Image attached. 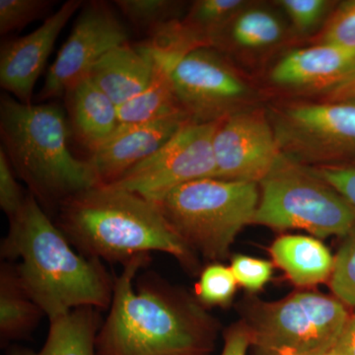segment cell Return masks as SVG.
Listing matches in <instances>:
<instances>
[{
    "label": "cell",
    "instance_id": "obj_1",
    "mask_svg": "<svg viewBox=\"0 0 355 355\" xmlns=\"http://www.w3.org/2000/svg\"><path fill=\"white\" fill-rule=\"evenodd\" d=\"M149 261L150 254L135 257L114 277L96 355H209L214 324L200 306L155 272L144 273L135 284Z\"/></svg>",
    "mask_w": 355,
    "mask_h": 355
},
{
    "label": "cell",
    "instance_id": "obj_2",
    "mask_svg": "<svg viewBox=\"0 0 355 355\" xmlns=\"http://www.w3.org/2000/svg\"><path fill=\"white\" fill-rule=\"evenodd\" d=\"M9 220L1 258L20 260L15 268L21 284L49 321L83 306L110 307L114 279L102 261L86 258L72 248L30 191Z\"/></svg>",
    "mask_w": 355,
    "mask_h": 355
},
{
    "label": "cell",
    "instance_id": "obj_3",
    "mask_svg": "<svg viewBox=\"0 0 355 355\" xmlns=\"http://www.w3.org/2000/svg\"><path fill=\"white\" fill-rule=\"evenodd\" d=\"M55 224L86 258L121 263L161 252L187 266L193 251L169 225L157 203L132 193L98 184L60 203Z\"/></svg>",
    "mask_w": 355,
    "mask_h": 355
},
{
    "label": "cell",
    "instance_id": "obj_4",
    "mask_svg": "<svg viewBox=\"0 0 355 355\" xmlns=\"http://www.w3.org/2000/svg\"><path fill=\"white\" fill-rule=\"evenodd\" d=\"M0 135L13 171L43 209H58L67 198L100 184L89 161L70 153L58 105L24 104L1 95Z\"/></svg>",
    "mask_w": 355,
    "mask_h": 355
},
{
    "label": "cell",
    "instance_id": "obj_5",
    "mask_svg": "<svg viewBox=\"0 0 355 355\" xmlns=\"http://www.w3.org/2000/svg\"><path fill=\"white\" fill-rule=\"evenodd\" d=\"M259 202L258 183L209 178L182 184L156 203L191 251L219 261L242 228L253 223Z\"/></svg>",
    "mask_w": 355,
    "mask_h": 355
},
{
    "label": "cell",
    "instance_id": "obj_6",
    "mask_svg": "<svg viewBox=\"0 0 355 355\" xmlns=\"http://www.w3.org/2000/svg\"><path fill=\"white\" fill-rule=\"evenodd\" d=\"M259 184L254 224L302 229L319 238L347 237L355 231L354 211L342 196L312 168L284 154Z\"/></svg>",
    "mask_w": 355,
    "mask_h": 355
},
{
    "label": "cell",
    "instance_id": "obj_7",
    "mask_svg": "<svg viewBox=\"0 0 355 355\" xmlns=\"http://www.w3.org/2000/svg\"><path fill=\"white\" fill-rule=\"evenodd\" d=\"M349 315L340 300L298 292L261 308L251 331L258 355H327Z\"/></svg>",
    "mask_w": 355,
    "mask_h": 355
},
{
    "label": "cell",
    "instance_id": "obj_8",
    "mask_svg": "<svg viewBox=\"0 0 355 355\" xmlns=\"http://www.w3.org/2000/svg\"><path fill=\"white\" fill-rule=\"evenodd\" d=\"M280 153L304 166L355 157V100L296 103L268 114Z\"/></svg>",
    "mask_w": 355,
    "mask_h": 355
},
{
    "label": "cell",
    "instance_id": "obj_9",
    "mask_svg": "<svg viewBox=\"0 0 355 355\" xmlns=\"http://www.w3.org/2000/svg\"><path fill=\"white\" fill-rule=\"evenodd\" d=\"M217 123H187L153 155L110 186L157 202L182 184L214 178L212 141Z\"/></svg>",
    "mask_w": 355,
    "mask_h": 355
},
{
    "label": "cell",
    "instance_id": "obj_10",
    "mask_svg": "<svg viewBox=\"0 0 355 355\" xmlns=\"http://www.w3.org/2000/svg\"><path fill=\"white\" fill-rule=\"evenodd\" d=\"M173 90L180 107L193 123H217L245 109L253 91L218 51L196 49L171 71Z\"/></svg>",
    "mask_w": 355,
    "mask_h": 355
},
{
    "label": "cell",
    "instance_id": "obj_11",
    "mask_svg": "<svg viewBox=\"0 0 355 355\" xmlns=\"http://www.w3.org/2000/svg\"><path fill=\"white\" fill-rule=\"evenodd\" d=\"M130 34L106 2L84 4L69 39L46 73L39 100L51 99L88 76L107 53L128 43Z\"/></svg>",
    "mask_w": 355,
    "mask_h": 355
},
{
    "label": "cell",
    "instance_id": "obj_12",
    "mask_svg": "<svg viewBox=\"0 0 355 355\" xmlns=\"http://www.w3.org/2000/svg\"><path fill=\"white\" fill-rule=\"evenodd\" d=\"M216 179L260 183L280 151L268 114L242 109L217 123L214 141Z\"/></svg>",
    "mask_w": 355,
    "mask_h": 355
},
{
    "label": "cell",
    "instance_id": "obj_13",
    "mask_svg": "<svg viewBox=\"0 0 355 355\" xmlns=\"http://www.w3.org/2000/svg\"><path fill=\"white\" fill-rule=\"evenodd\" d=\"M83 6L81 0H69L34 32L1 44L0 85L16 100L31 104L35 84L46 67L55 41L70 18Z\"/></svg>",
    "mask_w": 355,
    "mask_h": 355
},
{
    "label": "cell",
    "instance_id": "obj_14",
    "mask_svg": "<svg viewBox=\"0 0 355 355\" xmlns=\"http://www.w3.org/2000/svg\"><path fill=\"white\" fill-rule=\"evenodd\" d=\"M186 114L116 128L111 139L91 153L92 166L100 184H111L135 165L150 157L165 146L187 123Z\"/></svg>",
    "mask_w": 355,
    "mask_h": 355
},
{
    "label": "cell",
    "instance_id": "obj_15",
    "mask_svg": "<svg viewBox=\"0 0 355 355\" xmlns=\"http://www.w3.org/2000/svg\"><path fill=\"white\" fill-rule=\"evenodd\" d=\"M354 74L355 49L316 44L287 53L272 67L270 78L279 87L329 93Z\"/></svg>",
    "mask_w": 355,
    "mask_h": 355
},
{
    "label": "cell",
    "instance_id": "obj_16",
    "mask_svg": "<svg viewBox=\"0 0 355 355\" xmlns=\"http://www.w3.org/2000/svg\"><path fill=\"white\" fill-rule=\"evenodd\" d=\"M155 74L150 53L141 44H121L96 62L88 78L120 107L144 92Z\"/></svg>",
    "mask_w": 355,
    "mask_h": 355
},
{
    "label": "cell",
    "instance_id": "obj_17",
    "mask_svg": "<svg viewBox=\"0 0 355 355\" xmlns=\"http://www.w3.org/2000/svg\"><path fill=\"white\" fill-rule=\"evenodd\" d=\"M64 96L76 139L92 153L118 128V106L88 77L70 87Z\"/></svg>",
    "mask_w": 355,
    "mask_h": 355
},
{
    "label": "cell",
    "instance_id": "obj_18",
    "mask_svg": "<svg viewBox=\"0 0 355 355\" xmlns=\"http://www.w3.org/2000/svg\"><path fill=\"white\" fill-rule=\"evenodd\" d=\"M270 251L275 263L299 286L321 284L331 277L335 266L328 248L310 236H282Z\"/></svg>",
    "mask_w": 355,
    "mask_h": 355
},
{
    "label": "cell",
    "instance_id": "obj_19",
    "mask_svg": "<svg viewBox=\"0 0 355 355\" xmlns=\"http://www.w3.org/2000/svg\"><path fill=\"white\" fill-rule=\"evenodd\" d=\"M99 309L83 306L51 320L48 338L39 352L11 349L9 355H96V340L101 328Z\"/></svg>",
    "mask_w": 355,
    "mask_h": 355
},
{
    "label": "cell",
    "instance_id": "obj_20",
    "mask_svg": "<svg viewBox=\"0 0 355 355\" xmlns=\"http://www.w3.org/2000/svg\"><path fill=\"white\" fill-rule=\"evenodd\" d=\"M286 34V24L279 14L249 4L224 28L212 48L265 51L282 43Z\"/></svg>",
    "mask_w": 355,
    "mask_h": 355
},
{
    "label": "cell",
    "instance_id": "obj_21",
    "mask_svg": "<svg viewBox=\"0 0 355 355\" xmlns=\"http://www.w3.org/2000/svg\"><path fill=\"white\" fill-rule=\"evenodd\" d=\"M46 316L21 284L15 265L0 266V336L4 342L26 338Z\"/></svg>",
    "mask_w": 355,
    "mask_h": 355
},
{
    "label": "cell",
    "instance_id": "obj_22",
    "mask_svg": "<svg viewBox=\"0 0 355 355\" xmlns=\"http://www.w3.org/2000/svg\"><path fill=\"white\" fill-rule=\"evenodd\" d=\"M118 110V128L141 125L173 114H186L180 107L173 90L171 70L157 65L150 85L130 101L121 105Z\"/></svg>",
    "mask_w": 355,
    "mask_h": 355
},
{
    "label": "cell",
    "instance_id": "obj_23",
    "mask_svg": "<svg viewBox=\"0 0 355 355\" xmlns=\"http://www.w3.org/2000/svg\"><path fill=\"white\" fill-rule=\"evenodd\" d=\"M249 4L244 0H198L182 25L200 48H212L224 28Z\"/></svg>",
    "mask_w": 355,
    "mask_h": 355
},
{
    "label": "cell",
    "instance_id": "obj_24",
    "mask_svg": "<svg viewBox=\"0 0 355 355\" xmlns=\"http://www.w3.org/2000/svg\"><path fill=\"white\" fill-rule=\"evenodd\" d=\"M114 4L135 27L147 36L159 28L179 20L181 2L169 0H116Z\"/></svg>",
    "mask_w": 355,
    "mask_h": 355
},
{
    "label": "cell",
    "instance_id": "obj_25",
    "mask_svg": "<svg viewBox=\"0 0 355 355\" xmlns=\"http://www.w3.org/2000/svg\"><path fill=\"white\" fill-rule=\"evenodd\" d=\"M237 284L230 268L212 263L200 273L196 293L202 304L225 306L234 296Z\"/></svg>",
    "mask_w": 355,
    "mask_h": 355
},
{
    "label": "cell",
    "instance_id": "obj_26",
    "mask_svg": "<svg viewBox=\"0 0 355 355\" xmlns=\"http://www.w3.org/2000/svg\"><path fill=\"white\" fill-rule=\"evenodd\" d=\"M53 3L51 0H0V34L23 29L44 17Z\"/></svg>",
    "mask_w": 355,
    "mask_h": 355
},
{
    "label": "cell",
    "instance_id": "obj_27",
    "mask_svg": "<svg viewBox=\"0 0 355 355\" xmlns=\"http://www.w3.org/2000/svg\"><path fill=\"white\" fill-rule=\"evenodd\" d=\"M331 277V291L340 302L355 306V231L336 254Z\"/></svg>",
    "mask_w": 355,
    "mask_h": 355
},
{
    "label": "cell",
    "instance_id": "obj_28",
    "mask_svg": "<svg viewBox=\"0 0 355 355\" xmlns=\"http://www.w3.org/2000/svg\"><path fill=\"white\" fill-rule=\"evenodd\" d=\"M317 44L355 49V0L338 4L327 20Z\"/></svg>",
    "mask_w": 355,
    "mask_h": 355
},
{
    "label": "cell",
    "instance_id": "obj_29",
    "mask_svg": "<svg viewBox=\"0 0 355 355\" xmlns=\"http://www.w3.org/2000/svg\"><path fill=\"white\" fill-rule=\"evenodd\" d=\"M277 3L286 13L294 29L303 35L314 31L331 6V2L327 0H279Z\"/></svg>",
    "mask_w": 355,
    "mask_h": 355
},
{
    "label": "cell",
    "instance_id": "obj_30",
    "mask_svg": "<svg viewBox=\"0 0 355 355\" xmlns=\"http://www.w3.org/2000/svg\"><path fill=\"white\" fill-rule=\"evenodd\" d=\"M230 268L237 284L250 291H260L272 275V263L244 254L235 256Z\"/></svg>",
    "mask_w": 355,
    "mask_h": 355
},
{
    "label": "cell",
    "instance_id": "obj_31",
    "mask_svg": "<svg viewBox=\"0 0 355 355\" xmlns=\"http://www.w3.org/2000/svg\"><path fill=\"white\" fill-rule=\"evenodd\" d=\"M14 174L6 151L0 147V207L9 218L20 211L28 195L23 191Z\"/></svg>",
    "mask_w": 355,
    "mask_h": 355
},
{
    "label": "cell",
    "instance_id": "obj_32",
    "mask_svg": "<svg viewBox=\"0 0 355 355\" xmlns=\"http://www.w3.org/2000/svg\"><path fill=\"white\" fill-rule=\"evenodd\" d=\"M312 169L342 196L355 214V162Z\"/></svg>",
    "mask_w": 355,
    "mask_h": 355
},
{
    "label": "cell",
    "instance_id": "obj_33",
    "mask_svg": "<svg viewBox=\"0 0 355 355\" xmlns=\"http://www.w3.org/2000/svg\"><path fill=\"white\" fill-rule=\"evenodd\" d=\"M251 343V331L244 324H236L225 336L221 355H247Z\"/></svg>",
    "mask_w": 355,
    "mask_h": 355
},
{
    "label": "cell",
    "instance_id": "obj_34",
    "mask_svg": "<svg viewBox=\"0 0 355 355\" xmlns=\"http://www.w3.org/2000/svg\"><path fill=\"white\" fill-rule=\"evenodd\" d=\"M330 355H355V314L349 316Z\"/></svg>",
    "mask_w": 355,
    "mask_h": 355
},
{
    "label": "cell",
    "instance_id": "obj_35",
    "mask_svg": "<svg viewBox=\"0 0 355 355\" xmlns=\"http://www.w3.org/2000/svg\"><path fill=\"white\" fill-rule=\"evenodd\" d=\"M329 101L355 100V74L338 88L328 93Z\"/></svg>",
    "mask_w": 355,
    "mask_h": 355
},
{
    "label": "cell",
    "instance_id": "obj_36",
    "mask_svg": "<svg viewBox=\"0 0 355 355\" xmlns=\"http://www.w3.org/2000/svg\"><path fill=\"white\" fill-rule=\"evenodd\" d=\"M327 355H330V354H327Z\"/></svg>",
    "mask_w": 355,
    "mask_h": 355
}]
</instances>
